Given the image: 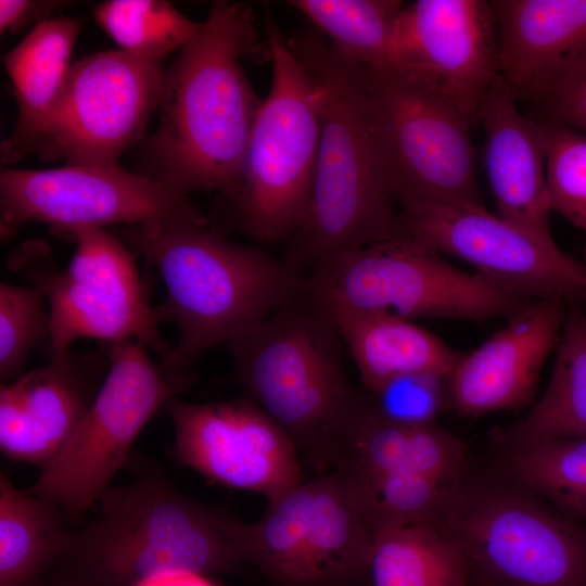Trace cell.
<instances>
[{
  "label": "cell",
  "instance_id": "6da1fadb",
  "mask_svg": "<svg viewBox=\"0 0 586 586\" xmlns=\"http://www.w3.org/2000/svg\"><path fill=\"white\" fill-rule=\"evenodd\" d=\"M252 9L211 4L199 36L164 69L158 124L148 142L152 177L189 195L233 186L263 100L241 64L256 48Z\"/></svg>",
  "mask_w": 586,
  "mask_h": 586
},
{
  "label": "cell",
  "instance_id": "7a4b0ae2",
  "mask_svg": "<svg viewBox=\"0 0 586 586\" xmlns=\"http://www.w3.org/2000/svg\"><path fill=\"white\" fill-rule=\"evenodd\" d=\"M119 233L156 269L164 301L153 306L158 323L180 337L164 372L186 391L205 351L227 344L302 292L307 277L256 246L230 241L202 220L123 226Z\"/></svg>",
  "mask_w": 586,
  "mask_h": 586
},
{
  "label": "cell",
  "instance_id": "3957f363",
  "mask_svg": "<svg viewBox=\"0 0 586 586\" xmlns=\"http://www.w3.org/2000/svg\"><path fill=\"white\" fill-rule=\"evenodd\" d=\"M318 89L320 139L305 219L290 262L310 273L396 232L368 92V67L334 49L315 28L288 38ZM308 275V276H309Z\"/></svg>",
  "mask_w": 586,
  "mask_h": 586
},
{
  "label": "cell",
  "instance_id": "277c9868",
  "mask_svg": "<svg viewBox=\"0 0 586 586\" xmlns=\"http://www.w3.org/2000/svg\"><path fill=\"white\" fill-rule=\"evenodd\" d=\"M99 512L71 531L39 586H138L163 573L239 572L234 517L183 494L161 469L140 464L110 487Z\"/></svg>",
  "mask_w": 586,
  "mask_h": 586
},
{
  "label": "cell",
  "instance_id": "5b68a950",
  "mask_svg": "<svg viewBox=\"0 0 586 586\" xmlns=\"http://www.w3.org/2000/svg\"><path fill=\"white\" fill-rule=\"evenodd\" d=\"M342 344L308 284L227 343L244 397L319 474L337 467L365 399L347 378Z\"/></svg>",
  "mask_w": 586,
  "mask_h": 586
},
{
  "label": "cell",
  "instance_id": "8992f818",
  "mask_svg": "<svg viewBox=\"0 0 586 586\" xmlns=\"http://www.w3.org/2000/svg\"><path fill=\"white\" fill-rule=\"evenodd\" d=\"M271 85L253 125L233 186L225 193L240 229L258 242L291 238L311 196L320 109L315 80L264 10Z\"/></svg>",
  "mask_w": 586,
  "mask_h": 586
},
{
  "label": "cell",
  "instance_id": "52a82bcc",
  "mask_svg": "<svg viewBox=\"0 0 586 586\" xmlns=\"http://www.w3.org/2000/svg\"><path fill=\"white\" fill-rule=\"evenodd\" d=\"M307 284L324 306L409 320L509 318L531 301L400 233L337 257L309 275Z\"/></svg>",
  "mask_w": 586,
  "mask_h": 586
},
{
  "label": "cell",
  "instance_id": "ba28073f",
  "mask_svg": "<svg viewBox=\"0 0 586 586\" xmlns=\"http://www.w3.org/2000/svg\"><path fill=\"white\" fill-rule=\"evenodd\" d=\"M517 483L455 492L442 526L489 586H586V527Z\"/></svg>",
  "mask_w": 586,
  "mask_h": 586
},
{
  "label": "cell",
  "instance_id": "9c48e42d",
  "mask_svg": "<svg viewBox=\"0 0 586 586\" xmlns=\"http://www.w3.org/2000/svg\"><path fill=\"white\" fill-rule=\"evenodd\" d=\"M244 563L281 586H352L365 573L373 530L340 470L303 481L253 523L234 519Z\"/></svg>",
  "mask_w": 586,
  "mask_h": 586
},
{
  "label": "cell",
  "instance_id": "30bf717a",
  "mask_svg": "<svg viewBox=\"0 0 586 586\" xmlns=\"http://www.w3.org/2000/svg\"><path fill=\"white\" fill-rule=\"evenodd\" d=\"M66 237L77 246L64 271L53 267L41 242L26 243L10 259L46 294L50 359L65 354L75 340L90 337L110 343L133 339L165 361L174 346L158 333L133 255L103 228L79 227Z\"/></svg>",
  "mask_w": 586,
  "mask_h": 586
},
{
  "label": "cell",
  "instance_id": "8fae6325",
  "mask_svg": "<svg viewBox=\"0 0 586 586\" xmlns=\"http://www.w3.org/2000/svg\"><path fill=\"white\" fill-rule=\"evenodd\" d=\"M368 92L394 200L484 205L471 117L438 86L394 68H368Z\"/></svg>",
  "mask_w": 586,
  "mask_h": 586
},
{
  "label": "cell",
  "instance_id": "7c38bea8",
  "mask_svg": "<svg viewBox=\"0 0 586 586\" xmlns=\"http://www.w3.org/2000/svg\"><path fill=\"white\" fill-rule=\"evenodd\" d=\"M107 359V374L77 431L24 489L55 505L65 518L80 517L98 504L141 430L183 392L137 340L110 343Z\"/></svg>",
  "mask_w": 586,
  "mask_h": 586
},
{
  "label": "cell",
  "instance_id": "4fadbf2b",
  "mask_svg": "<svg viewBox=\"0 0 586 586\" xmlns=\"http://www.w3.org/2000/svg\"><path fill=\"white\" fill-rule=\"evenodd\" d=\"M460 258L527 298L586 301V263L484 205L459 201L399 202L396 232Z\"/></svg>",
  "mask_w": 586,
  "mask_h": 586
},
{
  "label": "cell",
  "instance_id": "5bb4252c",
  "mask_svg": "<svg viewBox=\"0 0 586 586\" xmlns=\"http://www.w3.org/2000/svg\"><path fill=\"white\" fill-rule=\"evenodd\" d=\"M163 60L102 51L72 64L35 149L66 165L116 167L157 109Z\"/></svg>",
  "mask_w": 586,
  "mask_h": 586
},
{
  "label": "cell",
  "instance_id": "9a60e30c",
  "mask_svg": "<svg viewBox=\"0 0 586 586\" xmlns=\"http://www.w3.org/2000/svg\"><path fill=\"white\" fill-rule=\"evenodd\" d=\"M202 219L189 195L119 166L65 165L0 174V234L5 242L29 222L47 224L65 234L79 227Z\"/></svg>",
  "mask_w": 586,
  "mask_h": 586
},
{
  "label": "cell",
  "instance_id": "2e32d148",
  "mask_svg": "<svg viewBox=\"0 0 586 586\" xmlns=\"http://www.w3.org/2000/svg\"><path fill=\"white\" fill-rule=\"evenodd\" d=\"M175 430L170 456L206 479L264 495L268 502L304 481L290 437L246 397L163 407Z\"/></svg>",
  "mask_w": 586,
  "mask_h": 586
},
{
  "label": "cell",
  "instance_id": "e0dca14e",
  "mask_svg": "<svg viewBox=\"0 0 586 586\" xmlns=\"http://www.w3.org/2000/svg\"><path fill=\"white\" fill-rule=\"evenodd\" d=\"M443 89L476 123L499 75L496 17L486 0H418L405 4L393 31L388 67Z\"/></svg>",
  "mask_w": 586,
  "mask_h": 586
},
{
  "label": "cell",
  "instance_id": "ac0fdd59",
  "mask_svg": "<svg viewBox=\"0 0 586 586\" xmlns=\"http://www.w3.org/2000/svg\"><path fill=\"white\" fill-rule=\"evenodd\" d=\"M100 354L68 349L0 388V449L12 461L49 467L68 444L107 374Z\"/></svg>",
  "mask_w": 586,
  "mask_h": 586
},
{
  "label": "cell",
  "instance_id": "d6986e66",
  "mask_svg": "<svg viewBox=\"0 0 586 586\" xmlns=\"http://www.w3.org/2000/svg\"><path fill=\"white\" fill-rule=\"evenodd\" d=\"M568 306L559 296L531 300L504 329L462 354L448 379L449 406L460 416L480 417L528 404L559 344Z\"/></svg>",
  "mask_w": 586,
  "mask_h": 586
},
{
  "label": "cell",
  "instance_id": "ffe728a7",
  "mask_svg": "<svg viewBox=\"0 0 586 586\" xmlns=\"http://www.w3.org/2000/svg\"><path fill=\"white\" fill-rule=\"evenodd\" d=\"M498 75L483 99L476 123L484 132V165L496 214L548 241L552 212L547 186V133L542 120L522 114Z\"/></svg>",
  "mask_w": 586,
  "mask_h": 586
},
{
  "label": "cell",
  "instance_id": "44dd1931",
  "mask_svg": "<svg viewBox=\"0 0 586 586\" xmlns=\"http://www.w3.org/2000/svg\"><path fill=\"white\" fill-rule=\"evenodd\" d=\"M499 75L517 101H540L586 58V0H491Z\"/></svg>",
  "mask_w": 586,
  "mask_h": 586
},
{
  "label": "cell",
  "instance_id": "7402d4cb",
  "mask_svg": "<svg viewBox=\"0 0 586 586\" xmlns=\"http://www.w3.org/2000/svg\"><path fill=\"white\" fill-rule=\"evenodd\" d=\"M80 28L72 17L46 20L3 55L18 116L1 144L2 162L14 163L35 152L72 66Z\"/></svg>",
  "mask_w": 586,
  "mask_h": 586
},
{
  "label": "cell",
  "instance_id": "603a6c76",
  "mask_svg": "<svg viewBox=\"0 0 586 586\" xmlns=\"http://www.w3.org/2000/svg\"><path fill=\"white\" fill-rule=\"evenodd\" d=\"M324 307L354 359L366 392L404 374L426 372L449 378L462 356L433 333L394 313Z\"/></svg>",
  "mask_w": 586,
  "mask_h": 586
},
{
  "label": "cell",
  "instance_id": "cb8c5ba5",
  "mask_svg": "<svg viewBox=\"0 0 586 586\" xmlns=\"http://www.w3.org/2000/svg\"><path fill=\"white\" fill-rule=\"evenodd\" d=\"M335 469L366 474H421L459 486L464 476L466 454L462 443L435 423L406 425L382 418L365 392Z\"/></svg>",
  "mask_w": 586,
  "mask_h": 586
},
{
  "label": "cell",
  "instance_id": "d4e9b609",
  "mask_svg": "<svg viewBox=\"0 0 586 586\" xmlns=\"http://www.w3.org/2000/svg\"><path fill=\"white\" fill-rule=\"evenodd\" d=\"M471 571L442 525L413 524L374 532L364 575L370 586H470Z\"/></svg>",
  "mask_w": 586,
  "mask_h": 586
},
{
  "label": "cell",
  "instance_id": "484cf974",
  "mask_svg": "<svg viewBox=\"0 0 586 586\" xmlns=\"http://www.w3.org/2000/svg\"><path fill=\"white\" fill-rule=\"evenodd\" d=\"M52 502L0 474V586H39L69 534Z\"/></svg>",
  "mask_w": 586,
  "mask_h": 586
},
{
  "label": "cell",
  "instance_id": "4316f807",
  "mask_svg": "<svg viewBox=\"0 0 586 586\" xmlns=\"http://www.w3.org/2000/svg\"><path fill=\"white\" fill-rule=\"evenodd\" d=\"M501 436L508 444L545 437H586V313L582 303H569L545 393Z\"/></svg>",
  "mask_w": 586,
  "mask_h": 586
},
{
  "label": "cell",
  "instance_id": "83f0119b",
  "mask_svg": "<svg viewBox=\"0 0 586 586\" xmlns=\"http://www.w3.org/2000/svg\"><path fill=\"white\" fill-rule=\"evenodd\" d=\"M339 52L371 71L388 67L396 21L405 4L400 0H292Z\"/></svg>",
  "mask_w": 586,
  "mask_h": 586
},
{
  "label": "cell",
  "instance_id": "f1b7e54d",
  "mask_svg": "<svg viewBox=\"0 0 586 586\" xmlns=\"http://www.w3.org/2000/svg\"><path fill=\"white\" fill-rule=\"evenodd\" d=\"M510 445L517 483L564 514L586 521V437H545Z\"/></svg>",
  "mask_w": 586,
  "mask_h": 586
},
{
  "label": "cell",
  "instance_id": "f546056e",
  "mask_svg": "<svg viewBox=\"0 0 586 586\" xmlns=\"http://www.w3.org/2000/svg\"><path fill=\"white\" fill-rule=\"evenodd\" d=\"M341 470L355 489L374 532L413 524L442 525L459 486L411 473L366 474Z\"/></svg>",
  "mask_w": 586,
  "mask_h": 586
},
{
  "label": "cell",
  "instance_id": "4dcf8cb0",
  "mask_svg": "<svg viewBox=\"0 0 586 586\" xmlns=\"http://www.w3.org/2000/svg\"><path fill=\"white\" fill-rule=\"evenodd\" d=\"M94 18L119 50L149 60L180 51L203 25L164 0H107L95 7Z\"/></svg>",
  "mask_w": 586,
  "mask_h": 586
},
{
  "label": "cell",
  "instance_id": "1f68e13d",
  "mask_svg": "<svg viewBox=\"0 0 586 586\" xmlns=\"http://www.w3.org/2000/svg\"><path fill=\"white\" fill-rule=\"evenodd\" d=\"M46 294L37 285L0 284V379L10 383L22 375L38 342L49 336Z\"/></svg>",
  "mask_w": 586,
  "mask_h": 586
},
{
  "label": "cell",
  "instance_id": "d6a6232c",
  "mask_svg": "<svg viewBox=\"0 0 586 586\" xmlns=\"http://www.w3.org/2000/svg\"><path fill=\"white\" fill-rule=\"evenodd\" d=\"M543 122L551 209L586 231V135L545 118Z\"/></svg>",
  "mask_w": 586,
  "mask_h": 586
},
{
  "label": "cell",
  "instance_id": "836d02e7",
  "mask_svg": "<svg viewBox=\"0 0 586 586\" xmlns=\"http://www.w3.org/2000/svg\"><path fill=\"white\" fill-rule=\"evenodd\" d=\"M448 379L435 373H410L365 392L382 418L399 424L428 425L434 424L449 406Z\"/></svg>",
  "mask_w": 586,
  "mask_h": 586
},
{
  "label": "cell",
  "instance_id": "e575fe53",
  "mask_svg": "<svg viewBox=\"0 0 586 586\" xmlns=\"http://www.w3.org/2000/svg\"><path fill=\"white\" fill-rule=\"evenodd\" d=\"M545 119L586 135V58L538 104Z\"/></svg>",
  "mask_w": 586,
  "mask_h": 586
},
{
  "label": "cell",
  "instance_id": "d590c367",
  "mask_svg": "<svg viewBox=\"0 0 586 586\" xmlns=\"http://www.w3.org/2000/svg\"><path fill=\"white\" fill-rule=\"evenodd\" d=\"M59 5L58 1L0 0V30L18 33L34 22L37 25Z\"/></svg>",
  "mask_w": 586,
  "mask_h": 586
},
{
  "label": "cell",
  "instance_id": "8d00e7d4",
  "mask_svg": "<svg viewBox=\"0 0 586 586\" xmlns=\"http://www.w3.org/2000/svg\"><path fill=\"white\" fill-rule=\"evenodd\" d=\"M138 586H214L205 576L186 573L168 572L155 575Z\"/></svg>",
  "mask_w": 586,
  "mask_h": 586
},
{
  "label": "cell",
  "instance_id": "74e56055",
  "mask_svg": "<svg viewBox=\"0 0 586 586\" xmlns=\"http://www.w3.org/2000/svg\"><path fill=\"white\" fill-rule=\"evenodd\" d=\"M583 260L586 263V249H585V252H584V259Z\"/></svg>",
  "mask_w": 586,
  "mask_h": 586
},
{
  "label": "cell",
  "instance_id": "f35d334b",
  "mask_svg": "<svg viewBox=\"0 0 586 586\" xmlns=\"http://www.w3.org/2000/svg\"><path fill=\"white\" fill-rule=\"evenodd\" d=\"M480 586H489V585H487L485 583H481Z\"/></svg>",
  "mask_w": 586,
  "mask_h": 586
}]
</instances>
